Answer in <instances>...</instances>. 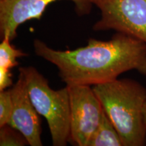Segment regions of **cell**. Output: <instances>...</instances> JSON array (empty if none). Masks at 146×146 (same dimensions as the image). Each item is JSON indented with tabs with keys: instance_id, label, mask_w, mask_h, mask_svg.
Masks as SVG:
<instances>
[{
	"instance_id": "6da1fadb",
	"label": "cell",
	"mask_w": 146,
	"mask_h": 146,
	"mask_svg": "<svg viewBox=\"0 0 146 146\" xmlns=\"http://www.w3.org/2000/svg\"><path fill=\"white\" fill-rule=\"evenodd\" d=\"M33 47L36 56L56 66L66 85L94 86L132 70L146 76V43L123 33L108 41L90 38L86 46L74 50H54L39 39Z\"/></svg>"
},
{
	"instance_id": "7a4b0ae2",
	"label": "cell",
	"mask_w": 146,
	"mask_h": 146,
	"mask_svg": "<svg viewBox=\"0 0 146 146\" xmlns=\"http://www.w3.org/2000/svg\"><path fill=\"white\" fill-rule=\"evenodd\" d=\"M123 146L146 145L143 106L146 88L135 80L116 79L92 87Z\"/></svg>"
},
{
	"instance_id": "3957f363",
	"label": "cell",
	"mask_w": 146,
	"mask_h": 146,
	"mask_svg": "<svg viewBox=\"0 0 146 146\" xmlns=\"http://www.w3.org/2000/svg\"><path fill=\"white\" fill-rule=\"evenodd\" d=\"M33 104L40 116L46 119L54 146L69 143L70 104L68 87L54 90L47 79L33 66L21 67Z\"/></svg>"
},
{
	"instance_id": "277c9868",
	"label": "cell",
	"mask_w": 146,
	"mask_h": 146,
	"mask_svg": "<svg viewBox=\"0 0 146 146\" xmlns=\"http://www.w3.org/2000/svg\"><path fill=\"white\" fill-rule=\"evenodd\" d=\"M100 11L95 31L114 30L146 43V0H90Z\"/></svg>"
},
{
	"instance_id": "5b68a950",
	"label": "cell",
	"mask_w": 146,
	"mask_h": 146,
	"mask_svg": "<svg viewBox=\"0 0 146 146\" xmlns=\"http://www.w3.org/2000/svg\"><path fill=\"white\" fill-rule=\"evenodd\" d=\"M70 104V132L69 143L88 146L104 113L99 99L92 87L85 85H66Z\"/></svg>"
},
{
	"instance_id": "8992f818",
	"label": "cell",
	"mask_w": 146,
	"mask_h": 146,
	"mask_svg": "<svg viewBox=\"0 0 146 146\" xmlns=\"http://www.w3.org/2000/svg\"><path fill=\"white\" fill-rule=\"evenodd\" d=\"M60 0H0V38L10 41L17 36L22 24L31 20H41L50 3ZM74 4L78 16L88 15L92 10L90 0H68Z\"/></svg>"
},
{
	"instance_id": "52a82bcc",
	"label": "cell",
	"mask_w": 146,
	"mask_h": 146,
	"mask_svg": "<svg viewBox=\"0 0 146 146\" xmlns=\"http://www.w3.org/2000/svg\"><path fill=\"white\" fill-rule=\"evenodd\" d=\"M13 112L8 125L19 131L31 146H42L41 120L33 104L25 78L19 72L17 81L11 89Z\"/></svg>"
},
{
	"instance_id": "ba28073f",
	"label": "cell",
	"mask_w": 146,
	"mask_h": 146,
	"mask_svg": "<svg viewBox=\"0 0 146 146\" xmlns=\"http://www.w3.org/2000/svg\"><path fill=\"white\" fill-rule=\"evenodd\" d=\"M88 146H123L118 131L104 111L99 126L89 140Z\"/></svg>"
},
{
	"instance_id": "9c48e42d",
	"label": "cell",
	"mask_w": 146,
	"mask_h": 146,
	"mask_svg": "<svg viewBox=\"0 0 146 146\" xmlns=\"http://www.w3.org/2000/svg\"><path fill=\"white\" fill-rule=\"evenodd\" d=\"M11 41L8 38L1 39L0 44V68L11 70L17 66L18 58L27 57L29 55L23 50L16 49L11 44Z\"/></svg>"
},
{
	"instance_id": "30bf717a",
	"label": "cell",
	"mask_w": 146,
	"mask_h": 146,
	"mask_svg": "<svg viewBox=\"0 0 146 146\" xmlns=\"http://www.w3.org/2000/svg\"><path fill=\"white\" fill-rule=\"evenodd\" d=\"M29 145L28 141L22 133L7 124L0 127V145L24 146Z\"/></svg>"
},
{
	"instance_id": "8fae6325",
	"label": "cell",
	"mask_w": 146,
	"mask_h": 146,
	"mask_svg": "<svg viewBox=\"0 0 146 146\" xmlns=\"http://www.w3.org/2000/svg\"><path fill=\"white\" fill-rule=\"evenodd\" d=\"M13 112L11 89L0 91V127L9 123Z\"/></svg>"
},
{
	"instance_id": "7c38bea8",
	"label": "cell",
	"mask_w": 146,
	"mask_h": 146,
	"mask_svg": "<svg viewBox=\"0 0 146 146\" xmlns=\"http://www.w3.org/2000/svg\"><path fill=\"white\" fill-rule=\"evenodd\" d=\"M13 81L10 70L0 68V91L5 90L12 86Z\"/></svg>"
},
{
	"instance_id": "4fadbf2b",
	"label": "cell",
	"mask_w": 146,
	"mask_h": 146,
	"mask_svg": "<svg viewBox=\"0 0 146 146\" xmlns=\"http://www.w3.org/2000/svg\"><path fill=\"white\" fill-rule=\"evenodd\" d=\"M143 113L144 123H145V127H146V101H145V104H144V106H143Z\"/></svg>"
}]
</instances>
